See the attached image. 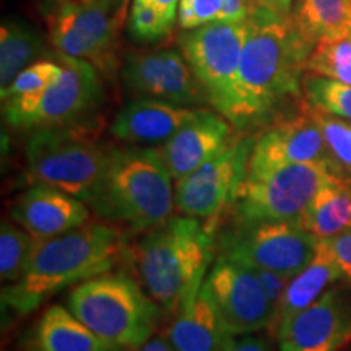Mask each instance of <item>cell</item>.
I'll list each match as a JSON object with an SVG mask.
<instances>
[{
	"label": "cell",
	"mask_w": 351,
	"mask_h": 351,
	"mask_svg": "<svg viewBox=\"0 0 351 351\" xmlns=\"http://www.w3.org/2000/svg\"><path fill=\"white\" fill-rule=\"evenodd\" d=\"M241 56L238 77V130L265 127L302 101V80L313 44L291 15L254 5Z\"/></svg>",
	"instance_id": "cell-1"
},
{
	"label": "cell",
	"mask_w": 351,
	"mask_h": 351,
	"mask_svg": "<svg viewBox=\"0 0 351 351\" xmlns=\"http://www.w3.org/2000/svg\"><path fill=\"white\" fill-rule=\"evenodd\" d=\"M124 251L122 232L98 223L34 239L23 276L2 289V306L20 315L33 313L60 289L111 271Z\"/></svg>",
	"instance_id": "cell-2"
},
{
	"label": "cell",
	"mask_w": 351,
	"mask_h": 351,
	"mask_svg": "<svg viewBox=\"0 0 351 351\" xmlns=\"http://www.w3.org/2000/svg\"><path fill=\"white\" fill-rule=\"evenodd\" d=\"M217 238L212 226L192 217H171L137 245L145 291L166 314H178L199 295L212 265Z\"/></svg>",
	"instance_id": "cell-3"
},
{
	"label": "cell",
	"mask_w": 351,
	"mask_h": 351,
	"mask_svg": "<svg viewBox=\"0 0 351 351\" xmlns=\"http://www.w3.org/2000/svg\"><path fill=\"white\" fill-rule=\"evenodd\" d=\"M173 181L156 148H112L93 210L135 231H152L173 217Z\"/></svg>",
	"instance_id": "cell-4"
},
{
	"label": "cell",
	"mask_w": 351,
	"mask_h": 351,
	"mask_svg": "<svg viewBox=\"0 0 351 351\" xmlns=\"http://www.w3.org/2000/svg\"><path fill=\"white\" fill-rule=\"evenodd\" d=\"M70 313L112 351H135L152 340L161 307L125 274H103L75 285Z\"/></svg>",
	"instance_id": "cell-5"
},
{
	"label": "cell",
	"mask_w": 351,
	"mask_h": 351,
	"mask_svg": "<svg viewBox=\"0 0 351 351\" xmlns=\"http://www.w3.org/2000/svg\"><path fill=\"white\" fill-rule=\"evenodd\" d=\"M111 152L83 125L38 129L26 143V179L32 186L60 189L95 208Z\"/></svg>",
	"instance_id": "cell-6"
},
{
	"label": "cell",
	"mask_w": 351,
	"mask_h": 351,
	"mask_svg": "<svg viewBox=\"0 0 351 351\" xmlns=\"http://www.w3.org/2000/svg\"><path fill=\"white\" fill-rule=\"evenodd\" d=\"M343 178L328 163H296L269 173L245 176L230 208L239 221L300 223L324 186Z\"/></svg>",
	"instance_id": "cell-7"
},
{
	"label": "cell",
	"mask_w": 351,
	"mask_h": 351,
	"mask_svg": "<svg viewBox=\"0 0 351 351\" xmlns=\"http://www.w3.org/2000/svg\"><path fill=\"white\" fill-rule=\"evenodd\" d=\"M62 73L41 91L2 101L3 119L15 129H49L78 124L98 106L99 72L85 60L57 52Z\"/></svg>",
	"instance_id": "cell-8"
},
{
	"label": "cell",
	"mask_w": 351,
	"mask_h": 351,
	"mask_svg": "<svg viewBox=\"0 0 351 351\" xmlns=\"http://www.w3.org/2000/svg\"><path fill=\"white\" fill-rule=\"evenodd\" d=\"M245 21H212L187 29L179 38L182 56L199 80L208 104L232 125L238 116V77L247 33Z\"/></svg>",
	"instance_id": "cell-9"
},
{
	"label": "cell",
	"mask_w": 351,
	"mask_h": 351,
	"mask_svg": "<svg viewBox=\"0 0 351 351\" xmlns=\"http://www.w3.org/2000/svg\"><path fill=\"white\" fill-rule=\"evenodd\" d=\"M125 8L106 0H67L49 13V38L59 54L91 64L103 75L117 70V46Z\"/></svg>",
	"instance_id": "cell-10"
},
{
	"label": "cell",
	"mask_w": 351,
	"mask_h": 351,
	"mask_svg": "<svg viewBox=\"0 0 351 351\" xmlns=\"http://www.w3.org/2000/svg\"><path fill=\"white\" fill-rule=\"evenodd\" d=\"M319 239L293 221H239L217 238L219 256L256 269L296 275L314 257Z\"/></svg>",
	"instance_id": "cell-11"
},
{
	"label": "cell",
	"mask_w": 351,
	"mask_h": 351,
	"mask_svg": "<svg viewBox=\"0 0 351 351\" xmlns=\"http://www.w3.org/2000/svg\"><path fill=\"white\" fill-rule=\"evenodd\" d=\"M254 140V135H234L218 155L176 181V208L186 217L210 221L230 210L247 173Z\"/></svg>",
	"instance_id": "cell-12"
},
{
	"label": "cell",
	"mask_w": 351,
	"mask_h": 351,
	"mask_svg": "<svg viewBox=\"0 0 351 351\" xmlns=\"http://www.w3.org/2000/svg\"><path fill=\"white\" fill-rule=\"evenodd\" d=\"M296 163H328L345 174L328 152L306 98L295 112L285 114L263 127L254 140L245 176L263 174Z\"/></svg>",
	"instance_id": "cell-13"
},
{
	"label": "cell",
	"mask_w": 351,
	"mask_h": 351,
	"mask_svg": "<svg viewBox=\"0 0 351 351\" xmlns=\"http://www.w3.org/2000/svg\"><path fill=\"white\" fill-rule=\"evenodd\" d=\"M205 283L232 337L275 330V311L252 269L218 256Z\"/></svg>",
	"instance_id": "cell-14"
},
{
	"label": "cell",
	"mask_w": 351,
	"mask_h": 351,
	"mask_svg": "<svg viewBox=\"0 0 351 351\" xmlns=\"http://www.w3.org/2000/svg\"><path fill=\"white\" fill-rule=\"evenodd\" d=\"M122 82L138 98L160 99L187 108L208 103L186 57L173 49L127 56L122 65Z\"/></svg>",
	"instance_id": "cell-15"
},
{
	"label": "cell",
	"mask_w": 351,
	"mask_h": 351,
	"mask_svg": "<svg viewBox=\"0 0 351 351\" xmlns=\"http://www.w3.org/2000/svg\"><path fill=\"white\" fill-rule=\"evenodd\" d=\"M280 351H340L351 341V289L330 287L276 330Z\"/></svg>",
	"instance_id": "cell-16"
},
{
	"label": "cell",
	"mask_w": 351,
	"mask_h": 351,
	"mask_svg": "<svg viewBox=\"0 0 351 351\" xmlns=\"http://www.w3.org/2000/svg\"><path fill=\"white\" fill-rule=\"evenodd\" d=\"M232 127L231 121L219 112L202 109L194 121L156 147L158 155L174 181H179L212 160L231 142L234 137Z\"/></svg>",
	"instance_id": "cell-17"
},
{
	"label": "cell",
	"mask_w": 351,
	"mask_h": 351,
	"mask_svg": "<svg viewBox=\"0 0 351 351\" xmlns=\"http://www.w3.org/2000/svg\"><path fill=\"white\" fill-rule=\"evenodd\" d=\"M10 217L34 239H47L86 225L90 207L60 189L33 186L13 202Z\"/></svg>",
	"instance_id": "cell-18"
},
{
	"label": "cell",
	"mask_w": 351,
	"mask_h": 351,
	"mask_svg": "<svg viewBox=\"0 0 351 351\" xmlns=\"http://www.w3.org/2000/svg\"><path fill=\"white\" fill-rule=\"evenodd\" d=\"M200 112L202 109L179 106L166 101L137 98L116 114L111 134L129 145L160 147Z\"/></svg>",
	"instance_id": "cell-19"
},
{
	"label": "cell",
	"mask_w": 351,
	"mask_h": 351,
	"mask_svg": "<svg viewBox=\"0 0 351 351\" xmlns=\"http://www.w3.org/2000/svg\"><path fill=\"white\" fill-rule=\"evenodd\" d=\"M231 337L204 282L199 295L176 314L165 339L174 351H221Z\"/></svg>",
	"instance_id": "cell-20"
},
{
	"label": "cell",
	"mask_w": 351,
	"mask_h": 351,
	"mask_svg": "<svg viewBox=\"0 0 351 351\" xmlns=\"http://www.w3.org/2000/svg\"><path fill=\"white\" fill-rule=\"evenodd\" d=\"M340 278H343V276H341L340 265L332 251L330 243H328V239H319L311 262L289 280L282 307H280L275 332L283 322L295 317L298 313H301L302 309L317 301Z\"/></svg>",
	"instance_id": "cell-21"
},
{
	"label": "cell",
	"mask_w": 351,
	"mask_h": 351,
	"mask_svg": "<svg viewBox=\"0 0 351 351\" xmlns=\"http://www.w3.org/2000/svg\"><path fill=\"white\" fill-rule=\"evenodd\" d=\"M26 351H112L69 307L51 306L29 332Z\"/></svg>",
	"instance_id": "cell-22"
},
{
	"label": "cell",
	"mask_w": 351,
	"mask_h": 351,
	"mask_svg": "<svg viewBox=\"0 0 351 351\" xmlns=\"http://www.w3.org/2000/svg\"><path fill=\"white\" fill-rule=\"evenodd\" d=\"M298 225L317 239H328L351 231V186L343 178L319 191Z\"/></svg>",
	"instance_id": "cell-23"
},
{
	"label": "cell",
	"mask_w": 351,
	"mask_h": 351,
	"mask_svg": "<svg viewBox=\"0 0 351 351\" xmlns=\"http://www.w3.org/2000/svg\"><path fill=\"white\" fill-rule=\"evenodd\" d=\"M293 23L311 44L351 26V0H295Z\"/></svg>",
	"instance_id": "cell-24"
},
{
	"label": "cell",
	"mask_w": 351,
	"mask_h": 351,
	"mask_svg": "<svg viewBox=\"0 0 351 351\" xmlns=\"http://www.w3.org/2000/svg\"><path fill=\"white\" fill-rule=\"evenodd\" d=\"M43 41L20 21H3L0 28V85L5 88L26 67L36 62Z\"/></svg>",
	"instance_id": "cell-25"
},
{
	"label": "cell",
	"mask_w": 351,
	"mask_h": 351,
	"mask_svg": "<svg viewBox=\"0 0 351 351\" xmlns=\"http://www.w3.org/2000/svg\"><path fill=\"white\" fill-rule=\"evenodd\" d=\"M306 73L351 85V26L314 44Z\"/></svg>",
	"instance_id": "cell-26"
},
{
	"label": "cell",
	"mask_w": 351,
	"mask_h": 351,
	"mask_svg": "<svg viewBox=\"0 0 351 351\" xmlns=\"http://www.w3.org/2000/svg\"><path fill=\"white\" fill-rule=\"evenodd\" d=\"M34 238L19 223L2 219L0 226V278L3 283L13 285L23 276Z\"/></svg>",
	"instance_id": "cell-27"
},
{
	"label": "cell",
	"mask_w": 351,
	"mask_h": 351,
	"mask_svg": "<svg viewBox=\"0 0 351 351\" xmlns=\"http://www.w3.org/2000/svg\"><path fill=\"white\" fill-rule=\"evenodd\" d=\"M304 98L315 108L351 121V85L313 73H306L302 80Z\"/></svg>",
	"instance_id": "cell-28"
},
{
	"label": "cell",
	"mask_w": 351,
	"mask_h": 351,
	"mask_svg": "<svg viewBox=\"0 0 351 351\" xmlns=\"http://www.w3.org/2000/svg\"><path fill=\"white\" fill-rule=\"evenodd\" d=\"M309 106L311 114H313L315 124L322 132V137L326 140L328 152H330L335 163L340 166L346 176L351 174V124L339 116H333L330 112L313 106L311 103Z\"/></svg>",
	"instance_id": "cell-29"
},
{
	"label": "cell",
	"mask_w": 351,
	"mask_h": 351,
	"mask_svg": "<svg viewBox=\"0 0 351 351\" xmlns=\"http://www.w3.org/2000/svg\"><path fill=\"white\" fill-rule=\"evenodd\" d=\"M174 23L145 0H134L129 13V34L140 44H153L173 32Z\"/></svg>",
	"instance_id": "cell-30"
},
{
	"label": "cell",
	"mask_w": 351,
	"mask_h": 351,
	"mask_svg": "<svg viewBox=\"0 0 351 351\" xmlns=\"http://www.w3.org/2000/svg\"><path fill=\"white\" fill-rule=\"evenodd\" d=\"M60 73H62V64H60L59 59L38 60L29 67L21 70L10 85L2 88V101L41 91L43 88L51 85Z\"/></svg>",
	"instance_id": "cell-31"
},
{
	"label": "cell",
	"mask_w": 351,
	"mask_h": 351,
	"mask_svg": "<svg viewBox=\"0 0 351 351\" xmlns=\"http://www.w3.org/2000/svg\"><path fill=\"white\" fill-rule=\"evenodd\" d=\"M223 0H179L178 23L184 32L218 21Z\"/></svg>",
	"instance_id": "cell-32"
},
{
	"label": "cell",
	"mask_w": 351,
	"mask_h": 351,
	"mask_svg": "<svg viewBox=\"0 0 351 351\" xmlns=\"http://www.w3.org/2000/svg\"><path fill=\"white\" fill-rule=\"evenodd\" d=\"M249 269H252L254 274L257 275V278L261 280L262 287H263V289H265L267 296H269V300H270V304L275 311L276 322H278L280 307H282L285 293H287V288L289 285V280H291V276L283 275V274H276V271H271V270L256 269V267H249ZM275 328H276V324H275Z\"/></svg>",
	"instance_id": "cell-33"
},
{
	"label": "cell",
	"mask_w": 351,
	"mask_h": 351,
	"mask_svg": "<svg viewBox=\"0 0 351 351\" xmlns=\"http://www.w3.org/2000/svg\"><path fill=\"white\" fill-rule=\"evenodd\" d=\"M330 247L335 254L337 262H339L341 276L346 280L351 288V231L340 232V234L328 238Z\"/></svg>",
	"instance_id": "cell-34"
},
{
	"label": "cell",
	"mask_w": 351,
	"mask_h": 351,
	"mask_svg": "<svg viewBox=\"0 0 351 351\" xmlns=\"http://www.w3.org/2000/svg\"><path fill=\"white\" fill-rule=\"evenodd\" d=\"M221 351H271V348L263 339L252 335H243L231 337Z\"/></svg>",
	"instance_id": "cell-35"
},
{
	"label": "cell",
	"mask_w": 351,
	"mask_h": 351,
	"mask_svg": "<svg viewBox=\"0 0 351 351\" xmlns=\"http://www.w3.org/2000/svg\"><path fill=\"white\" fill-rule=\"evenodd\" d=\"M145 2L152 3L153 7H156L163 15L168 19L171 23L178 21V7L179 0H145Z\"/></svg>",
	"instance_id": "cell-36"
},
{
	"label": "cell",
	"mask_w": 351,
	"mask_h": 351,
	"mask_svg": "<svg viewBox=\"0 0 351 351\" xmlns=\"http://www.w3.org/2000/svg\"><path fill=\"white\" fill-rule=\"evenodd\" d=\"M252 2L258 7L280 13V15H291L295 0H252Z\"/></svg>",
	"instance_id": "cell-37"
},
{
	"label": "cell",
	"mask_w": 351,
	"mask_h": 351,
	"mask_svg": "<svg viewBox=\"0 0 351 351\" xmlns=\"http://www.w3.org/2000/svg\"><path fill=\"white\" fill-rule=\"evenodd\" d=\"M135 351H174L166 339H152Z\"/></svg>",
	"instance_id": "cell-38"
},
{
	"label": "cell",
	"mask_w": 351,
	"mask_h": 351,
	"mask_svg": "<svg viewBox=\"0 0 351 351\" xmlns=\"http://www.w3.org/2000/svg\"><path fill=\"white\" fill-rule=\"evenodd\" d=\"M64 2H67V0H46L49 10H52V8H56L57 5H60V3H64Z\"/></svg>",
	"instance_id": "cell-39"
},
{
	"label": "cell",
	"mask_w": 351,
	"mask_h": 351,
	"mask_svg": "<svg viewBox=\"0 0 351 351\" xmlns=\"http://www.w3.org/2000/svg\"><path fill=\"white\" fill-rule=\"evenodd\" d=\"M106 2L112 3V5H114V7H117V8H125L127 0H106Z\"/></svg>",
	"instance_id": "cell-40"
}]
</instances>
